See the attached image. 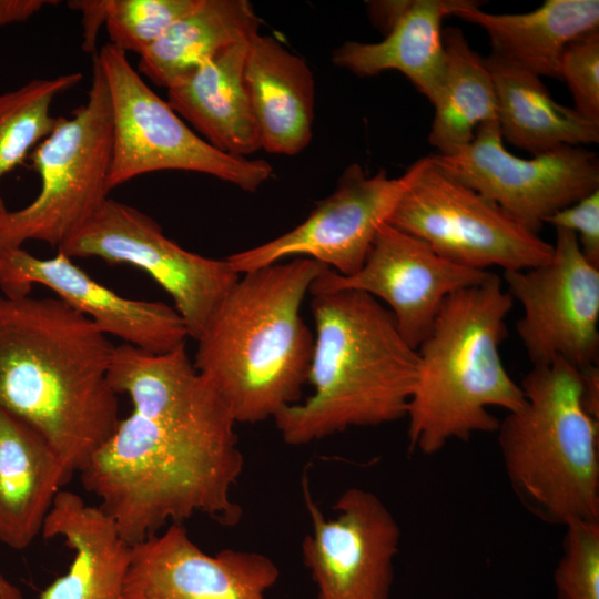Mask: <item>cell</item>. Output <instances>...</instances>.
<instances>
[{"mask_svg":"<svg viewBox=\"0 0 599 599\" xmlns=\"http://www.w3.org/2000/svg\"><path fill=\"white\" fill-rule=\"evenodd\" d=\"M109 380L130 397L132 412L80 478L121 537L133 546L195 514L236 524L241 510L232 490L243 469L236 423L185 344L158 354L122 343Z\"/></svg>","mask_w":599,"mask_h":599,"instance_id":"obj_1","label":"cell"},{"mask_svg":"<svg viewBox=\"0 0 599 599\" xmlns=\"http://www.w3.org/2000/svg\"><path fill=\"white\" fill-rule=\"evenodd\" d=\"M109 336L58 297L0 294V407L39 433L74 474L114 432Z\"/></svg>","mask_w":599,"mask_h":599,"instance_id":"obj_2","label":"cell"},{"mask_svg":"<svg viewBox=\"0 0 599 599\" xmlns=\"http://www.w3.org/2000/svg\"><path fill=\"white\" fill-rule=\"evenodd\" d=\"M326 270L314 258L295 257L244 273L196 339L193 364L235 423L274 418L300 403L314 349L301 307Z\"/></svg>","mask_w":599,"mask_h":599,"instance_id":"obj_3","label":"cell"},{"mask_svg":"<svg viewBox=\"0 0 599 599\" xmlns=\"http://www.w3.org/2000/svg\"><path fill=\"white\" fill-rule=\"evenodd\" d=\"M311 308L313 393L274 417L283 440L304 445L405 417L419 361L389 309L356 290L313 293Z\"/></svg>","mask_w":599,"mask_h":599,"instance_id":"obj_4","label":"cell"},{"mask_svg":"<svg viewBox=\"0 0 599 599\" xmlns=\"http://www.w3.org/2000/svg\"><path fill=\"white\" fill-rule=\"evenodd\" d=\"M514 300L496 274L450 295L418 346V373L406 416L412 450L434 455L451 440L496 432L489 408L519 409L525 396L500 345Z\"/></svg>","mask_w":599,"mask_h":599,"instance_id":"obj_5","label":"cell"},{"mask_svg":"<svg viewBox=\"0 0 599 599\" xmlns=\"http://www.w3.org/2000/svg\"><path fill=\"white\" fill-rule=\"evenodd\" d=\"M519 385L524 405L496 430L514 494L550 525L599 520V420L582 405L580 369L558 359Z\"/></svg>","mask_w":599,"mask_h":599,"instance_id":"obj_6","label":"cell"},{"mask_svg":"<svg viewBox=\"0 0 599 599\" xmlns=\"http://www.w3.org/2000/svg\"><path fill=\"white\" fill-rule=\"evenodd\" d=\"M29 155L40 191L29 205L0 216V251L30 240L59 248L108 199L112 113L97 55L87 102L71 118H58L51 133Z\"/></svg>","mask_w":599,"mask_h":599,"instance_id":"obj_7","label":"cell"},{"mask_svg":"<svg viewBox=\"0 0 599 599\" xmlns=\"http://www.w3.org/2000/svg\"><path fill=\"white\" fill-rule=\"evenodd\" d=\"M95 55L111 101L109 191L163 170L212 175L245 192H256L272 176L267 161L224 153L191 130L146 84L125 52L108 43Z\"/></svg>","mask_w":599,"mask_h":599,"instance_id":"obj_8","label":"cell"},{"mask_svg":"<svg viewBox=\"0 0 599 599\" xmlns=\"http://www.w3.org/2000/svg\"><path fill=\"white\" fill-rule=\"evenodd\" d=\"M387 223L473 270H527L547 263L554 250L498 204L441 171L430 155Z\"/></svg>","mask_w":599,"mask_h":599,"instance_id":"obj_9","label":"cell"},{"mask_svg":"<svg viewBox=\"0 0 599 599\" xmlns=\"http://www.w3.org/2000/svg\"><path fill=\"white\" fill-rule=\"evenodd\" d=\"M58 251L144 271L170 294L195 341L240 277L225 260L184 250L153 219L109 197Z\"/></svg>","mask_w":599,"mask_h":599,"instance_id":"obj_10","label":"cell"},{"mask_svg":"<svg viewBox=\"0 0 599 599\" xmlns=\"http://www.w3.org/2000/svg\"><path fill=\"white\" fill-rule=\"evenodd\" d=\"M430 159L537 234L550 215L599 189L596 153L564 145L521 159L505 148L497 121L480 124L458 150Z\"/></svg>","mask_w":599,"mask_h":599,"instance_id":"obj_11","label":"cell"},{"mask_svg":"<svg viewBox=\"0 0 599 599\" xmlns=\"http://www.w3.org/2000/svg\"><path fill=\"white\" fill-rule=\"evenodd\" d=\"M424 163L425 156L397 177H389L384 169L367 175L359 164L352 163L335 190L317 202L301 224L225 261L235 273L244 274L290 256L309 257L338 275H353Z\"/></svg>","mask_w":599,"mask_h":599,"instance_id":"obj_12","label":"cell"},{"mask_svg":"<svg viewBox=\"0 0 599 599\" xmlns=\"http://www.w3.org/2000/svg\"><path fill=\"white\" fill-rule=\"evenodd\" d=\"M552 246L547 263L504 280L522 307L516 328L532 366L561 359L581 369L598 361L599 266L568 230L556 229Z\"/></svg>","mask_w":599,"mask_h":599,"instance_id":"obj_13","label":"cell"},{"mask_svg":"<svg viewBox=\"0 0 599 599\" xmlns=\"http://www.w3.org/2000/svg\"><path fill=\"white\" fill-rule=\"evenodd\" d=\"M312 532L302 544L303 561L317 599H389L400 528L372 491L352 487L336 500L327 519L305 491Z\"/></svg>","mask_w":599,"mask_h":599,"instance_id":"obj_14","label":"cell"},{"mask_svg":"<svg viewBox=\"0 0 599 599\" xmlns=\"http://www.w3.org/2000/svg\"><path fill=\"white\" fill-rule=\"evenodd\" d=\"M488 274L456 265L422 240L385 223L358 272L342 276L328 268L313 282L309 293L356 290L385 302L402 337L417 349L446 300Z\"/></svg>","mask_w":599,"mask_h":599,"instance_id":"obj_15","label":"cell"},{"mask_svg":"<svg viewBox=\"0 0 599 599\" xmlns=\"http://www.w3.org/2000/svg\"><path fill=\"white\" fill-rule=\"evenodd\" d=\"M41 284L105 333L151 353H166L185 344L186 325L174 307L162 302L132 300L100 284L62 252L39 258L22 246L0 251V290L8 297L30 294Z\"/></svg>","mask_w":599,"mask_h":599,"instance_id":"obj_16","label":"cell"},{"mask_svg":"<svg viewBox=\"0 0 599 599\" xmlns=\"http://www.w3.org/2000/svg\"><path fill=\"white\" fill-rule=\"evenodd\" d=\"M280 570L267 556L224 549L207 555L182 524L132 546L123 599H265Z\"/></svg>","mask_w":599,"mask_h":599,"instance_id":"obj_17","label":"cell"},{"mask_svg":"<svg viewBox=\"0 0 599 599\" xmlns=\"http://www.w3.org/2000/svg\"><path fill=\"white\" fill-rule=\"evenodd\" d=\"M41 534L45 539L62 538L74 556L68 572L50 583L38 599H123L132 546L99 506L62 489Z\"/></svg>","mask_w":599,"mask_h":599,"instance_id":"obj_18","label":"cell"},{"mask_svg":"<svg viewBox=\"0 0 599 599\" xmlns=\"http://www.w3.org/2000/svg\"><path fill=\"white\" fill-rule=\"evenodd\" d=\"M244 82L262 149L291 156L305 150L315 105V82L306 61L258 32L248 40Z\"/></svg>","mask_w":599,"mask_h":599,"instance_id":"obj_19","label":"cell"},{"mask_svg":"<svg viewBox=\"0 0 599 599\" xmlns=\"http://www.w3.org/2000/svg\"><path fill=\"white\" fill-rule=\"evenodd\" d=\"M47 440L0 407V541L28 548L41 534L55 496L72 478Z\"/></svg>","mask_w":599,"mask_h":599,"instance_id":"obj_20","label":"cell"},{"mask_svg":"<svg viewBox=\"0 0 599 599\" xmlns=\"http://www.w3.org/2000/svg\"><path fill=\"white\" fill-rule=\"evenodd\" d=\"M248 40L233 44L167 89L170 106L215 149L248 158L262 149L244 82Z\"/></svg>","mask_w":599,"mask_h":599,"instance_id":"obj_21","label":"cell"},{"mask_svg":"<svg viewBox=\"0 0 599 599\" xmlns=\"http://www.w3.org/2000/svg\"><path fill=\"white\" fill-rule=\"evenodd\" d=\"M459 0L451 16L483 28L491 54L540 77L559 79L560 59L573 40L599 30L598 0H546L524 13H490Z\"/></svg>","mask_w":599,"mask_h":599,"instance_id":"obj_22","label":"cell"},{"mask_svg":"<svg viewBox=\"0 0 599 599\" xmlns=\"http://www.w3.org/2000/svg\"><path fill=\"white\" fill-rule=\"evenodd\" d=\"M458 1L406 0L382 41H346L334 50L332 61L363 78L399 71L433 103L446 68L441 22Z\"/></svg>","mask_w":599,"mask_h":599,"instance_id":"obj_23","label":"cell"},{"mask_svg":"<svg viewBox=\"0 0 599 599\" xmlns=\"http://www.w3.org/2000/svg\"><path fill=\"white\" fill-rule=\"evenodd\" d=\"M485 60L495 84L502 140L532 155L599 141V124L557 103L538 75L491 53Z\"/></svg>","mask_w":599,"mask_h":599,"instance_id":"obj_24","label":"cell"},{"mask_svg":"<svg viewBox=\"0 0 599 599\" xmlns=\"http://www.w3.org/2000/svg\"><path fill=\"white\" fill-rule=\"evenodd\" d=\"M260 27L248 0H200L140 54L139 70L169 89L224 49L250 40Z\"/></svg>","mask_w":599,"mask_h":599,"instance_id":"obj_25","label":"cell"},{"mask_svg":"<svg viewBox=\"0 0 599 599\" xmlns=\"http://www.w3.org/2000/svg\"><path fill=\"white\" fill-rule=\"evenodd\" d=\"M446 57L445 75L437 98L428 141L440 154L469 143L476 129L497 121L494 80L485 58L474 51L463 31L443 29Z\"/></svg>","mask_w":599,"mask_h":599,"instance_id":"obj_26","label":"cell"},{"mask_svg":"<svg viewBox=\"0 0 599 599\" xmlns=\"http://www.w3.org/2000/svg\"><path fill=\"white\" fill-rule=\"evenodd\" d=\"M81 79L80 72L34 79L0 94V179L21 164L51 133L58 120L51 115L54 99ZM7 211L0 197V216Z\"/></svg>","mask_w":599,"mask_h":599,"instance_id":"obj_27","label":"cell"},{"mask_svg":"<svg viewBox=\"0 0 599 599\" xmlns=\"http://www.w3.org/2000/svg\"><path fill=\"white\" fill-rule=\"evenodd\" d=\"M200 0H104L110 44L142 54Z\"/></svg>","mask_w":599,"mask_h":599,"instance_id":"obj_28","label":"cell"},{"mask_svg":"<svg viewBox=\"0 0 599 599\" xmlns=\"http://www.w3.org/2000/svg\"><path fill=\"white\" fill-rule=\"evenodd\" d=\"M554 583L557 599H599V520L565 526Z\"/></svg>","mask_w":599,"mask_h":599,"instance_id":"obj_29","label":"cell"},{"mask_svg":"<svg viewBox=\"0 0 599 599\" xmlns=\"http://www.w3.org/2000/svg\"><path fill=\"white\" fill-rule=\"evenodd\" d=\"M559 79L566 81L571 92L573 109L599 124V30L571 41L565 48Z\"/></svg>","mask_w":599,"mask_h":599,"instance_id":"obj_30","label":"cell"},{"mask_svg":"<svg viewBox=\"0 0 599 599\" xmlns=\"http://www.w3.org/2000/svg\"><path fill=\"white\" fill-rule=\"evenodd\" d=\"M546 224L572 232L587 260L599 266V189L557 211Z\"/></svg>","mask_w":599,"mask_h":599,"instance_id":"obj_31","label":"cell"},{"mask_svg":"<svg viewBox=\"0 0 599 599\" xmlns=\"http://www.w3.org/2000/svg\"><path fill=\"white\" fill-rule=\"evenodd\" d=\"M69 6L80 10L83 16L85 34V50L94 49L98 30L104 23V0L100 1H71Z\"/></svg>","mask_w":599,"mask_h":599,"instance_id":"obj_32","label":"cell"},{"mask_svg":"<svg viewBox=\"0 0 599 599\" xmlns=\"http://www.w3.org/2000/svg\"><path fill=\"white\" fill-rule=\"evenodd\" d=\"M51 1L0 0V27L23 22Z\"/></svg>","mask_w":599,"mask_h":599,"instance_id":"obj_33","label":"cell"},{"mask_svg":"<svg viewBox=\"0 0 599 599\" xmlns=\"http://www.w3.org/2000/svg\"><path fill=\"white\" fill-rule=\"evenodd\" d=\"M581 400L587 413L599 420V369L597 364L580 369Z\"/></svg>","mask_w":599,"mask_h":599,"instance_id":"obj_34","label":"cell"},{"mask_svg":"<svg viewBox=\"0 0 599 599\" xmlns=\"http://www.w3.org/2000/svg\"><path fill=\"white\" fill-rule=\"evenodd\" d=\"M0 599H23L21 590L0 575Z\"/></svg>","mask_w":599,"mask_h":599,"instance_id":"obj_35","label":"cell"}]
</instances>
